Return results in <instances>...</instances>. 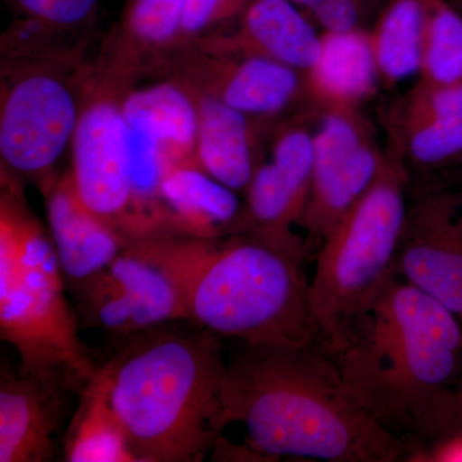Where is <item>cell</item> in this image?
<instances>
[{"mask_svg":"<svg viewBox=\"0 0 462 462\" xmlns=\"http://www.w3.org/2000/svg\"><path fill=\"white\" fill-rule=\"evenodd\" d=\"M51 238L14 194L0 208V337L20 356L18 370L60 376L84 391L99 373L78 333Z\"/></svg>","mask_w":462,"mask_h":462,"instance_id":"5","label":"cell"},{"mask_svg":"<svg viewBox=\"0 0 462 462\" xmlns=\"http://www.w3.org/2000/svg\"><path fill=\"white\" fill-rule=\"evenodd\" d=\"M48 224L65 281L74 289L83 285L129 245V239L84 206L71 175L48 191Z\"/></svg>","mask_w":462,"mask_h":462,"instance_id":"14","label":"cell"},{"mask_svg":"<svg viewBox=\"0 0 462 462\" xmlns=\"http://www.w3.org/2000/svg\"><path fill=\"white\" fill-rule=\"evenodd\" d=\"M427 461H462V427L428 452Z\"/></svg>","mask_w":462,"mask_h":462,"instance_id":"30","label":"cell"},{"mask_svg":"<svg viewBox=\"0 0 462 462\" xmlns=\"http://www.w3.org/2000/svg\"><path fill=\"white\" fill-rule=\"evenodd\" d=\"M225 427L242 422L270 461H409V447L349 393L327 346H240L225 365Z\"/></svg>","mask_w":462,"mask_h":462,"instance_id":"2","label":"cell"},{"mask_svg":"<svg viewBox=\"0 0 462 462\" xmlns=\"http://www.w3.org/2000/svg\"><path fill=\"white\" fill-rule=\"evenodd\" d=\"M321 33L291 0H252L238 32L225 47L242 56L270 58L306 72L318 58Z\"/></svg>","mask_w":462,"mask_h":462,"instance_id":"17","label":"cell"},{"mask_svg":"<svg viewBox=\"0 0 462 462\" xmlns=\"http://www.w3.org/2000/svg\"><path fill=\"white\" fill-rule=\"evenodd\" d=\"M425 21V0H387L370 30L380 84L393 87L419 75Z\"/></svg>","mask_w":462,"mask_h":462,"instance_id":"21","label":"cell"},{"mask_svg":"<svg viewBox=\"0 0 462 462\" xmlns=\"http://www.w3.org/2000/svg\"><path fill=\"white\" fill-rule=\"evenodd\" d=\"M161 199L172 234L221 238L243 229L245 208L236 191L202 169L185 163L172 166L161 185Z\"/></svg>","mask_w":462,"mask_h":462,"instance_id":"16","label":"cell"},{"mask_svg":"<svg viewBox=\"0 0 462 462\" xmlns=\"http://www.w3.org/2000/svg\"><path fill=\"white\" fill-rule=\"evenodd\" d=\"M157 325L123 339L99 375L136 462H200L226 430L220 337Z\"/></svg>","mask_w":462,"mask_h":462,"instance_id":"4","label":"cell"},{"mask_svg":"<svg viewBox=\"0 0 462 462\" xmlns=\"http://www.w3.org/2000/svg\"><path fill=\"white\" fill-rule=\"evenodd\" d=\"M62 451L69 462H136L99 373L81 392Z\"/></svg>","mask_w":462,"mask_h":462,"instance_id":"20","label":"cell"},{"mask_svg":"<svg viewBox=\"0 0 462 462\" xmlns=\"http://www.w3.org/2000/svg\"><path fill=\"white\" fill-rule=\"evenodd\" d=\"M252 0H187L181 32L199 33L215 23L243 14Z\"/></svg>","mask_w":462,"mask_h":462,"instance_id":"29","label":"cell"},{"mask_svg":"<svg viewBox=\"0 0 462 462\" xmlns=\"http://www.w3.org/2000/svg\"><path fill=\"white\" fill-rule=\"evenodd\" d=\"M328 351L351 396L409 447V461L460 430V321L397 273Z\"/></svg>","mask_w":462,"mask_h":462,"instance_id":"1","label":"cell"},{"mask_svg":"<svg viewBox=\"0 0 462 462\" xmlns=\"http://www.w3.org/2000/svg\"><path fill=\"white\" fill-rule=\"evenodd\" d=\"M130 2H135V0H130Z\"/></svg>","mask_w":462,"mask_h":462,"instance_id":"32","label":"cell"},{"mask_svg":"<svg viewBox=\"0 0 462 462\" xmlns=\"http://www.w3.org/2000/svg\"><path fill=\"white\" fill-rule=\"evenodd\" d=\"M197 157L200 169L234 191L247 190L254 163L249 116L206 97L199 107Z\"/></svg>","mask_w":462,"mask_h":462,"instance_id":"18","label":"cell"},{"mask_svg":"<svg viewBox=\"0 0 462 462\" xmlns=\"http://www.w3.org/2000/svg\"><path fill=\"white\" fill-rule=\"evenodd\" d=\"M407 182L403 158L391 145L372 188L321 242L311 305L328 349L342 342L355 316L396 273Z\"/></svg>","mask_w":462,"mask_h":462,"instance_id":"6","label":"cell"},{"mask_svg":"<svg viewBox=\"0 0 462 462\" xmlns=\"http://www.w3.org/2000/svg\"><path fill=\"white\" fill-rule=\"evenodd\" d=\"M448 2L462 14V0H448Z\"/></svg>","mask_w":462,"mask_h":462,"instance_id":"31","label":"cell"},{"mask_svg":"<svg viewBox=\"0 0 462 462\" xmlns=\"http://www.w3.org/2000/svg\"><path fill=\"white\" fill-rule=\"evenodd\" d=\"M396 273L462 327V191H427L409 202Z\"/></svg>","mask_w":462,"mask_h":462,"instance_id":"9","label":"cell"},{"mask_svg":"<svg viewBox=\"0 0 462 462\" xmlns=\"http://www.w3.org/2000/svg\"><path fill=\"white\" fill-rule=\"evenodd\" d=\"M81 391L60 376L0 372V462H50L57 437L69 418L71 400Z\"/></svg>","mask_w":462,"mask_h":462,"instance_id":"13","label":"cell"},{"mask_svg":"<svg viewBox=\"0 0 462 462\" xmlns=\"http://www.w3.org/2000/svg\"><path fill=\"white\" fill-rule=\"evenodd\" d=\"M79 117L71 93L60 80L47 75L23 79L3 103V161L29 175L47 171L72 142Z\"/></svg>","mask_w":462,"mask_h":462,"instance_id":"11","label":"cell"},{"mask_svg":"<svg viewBox=\"0 0 462 462\" xmlns=\"http://www.w3.org/2000/svg\"><path fill=\"white\" fill-rule=\"evenodd\" d=\"M169 275L189 322L247 345L315 346L322 338L311 305L309 248L249 233L221 238L161 234L129 243Z\"/></svg>","mask_w":462,"mask_h":462,"instance_id":"3","label":"cell"},{"mask_svg":"<svg viewBox=\"0 0 462 462\" xmlns=\"http://www.w3.org/2000/svg\"><path fill=\"white\" fill-rule=\"evenodd\" d=\"M14 8L45 26L80 25L96 12L98 0H12Z\"/></svg>","mask_w":462,"mask_h":462,"instance_id":"28","label":"cell"},{"mask_svg":"<svg viewBox=\"0 0 462 462\" xmlns=\"http://www.w3.org/2000/svg\"><path fill=\"white\" fill-rule=\"evenodd\" d=\"M420 80L462 83V14L448 0H425Z\"/></svg>","mask_w":462,"mask_h":462,"instance_id":"23","label":"cell"},{"mask_svg":"<svg viewBox=\"0 0 462 462\" xmlns=\"http://www.w3.org/2000/svg\"><path fill=\"white\" fill-rule=\"evenodd\" d=\"M302 72L270 58L243 56L218 69L215 97L247 116H273L305 93Z\"/></svg>","mask_w":462,"mask_h":462,"instance_id":"19","label":"cell"},{"mask_svg":"<svg viewBox=\"0 0 462 462\" xmlns=\"http://www.w3.org/2000/svg\"><path fill=\"white\" fill-rule=\"evenodd\" d=\"M314 138L305 125L287 127L276 139L272 161L257 167L247 190L242 233L293 248H312L293 233L302 225L312 189Z\"/></svg>","mask_w":462,"mask_h":462,"instance_id":"12","label":"cell"},{"mask_svg":"<svg viewBox=\"0 0 462 462\" xmlns=\"http://www.w3.org/2000/svg\"><path fill=\"white\" fill-rule=\"evenodd\" d=\"M422 121H462V83L419 80L389 115V126Z\"/></svg>","mask_w":462,"mask_h":462,"instance_id":"25","label":"cell"},{"mask_svg":"<svg viewBox=\"0 0 462 462\" xmlns=\"http://www.w3.org/2000/svg\"><path fill=\"white\" fill-rule=\"evenodd\" d=\"M74 291L85 327L98 328L120 340L167 322H189L169 275L129 249Z\"/></svg>","mask_w":462,"mask_h":462,"instance_id":"8","label":"cell"},{"mask_svg":"<svg viewBox=\"0 0 462 462\" xmlns=\"http://www.w3.org/2000/svg\"><path fill=\"white\" fill-rule=\"evenodd\" d=\"M71 179L76 194L93 214L135 236L129 165V125L114 103H94L79 117L72 138Z\"/></svg>","mask_w":462,"mask_h":462,"instance_id":"10","label":"cell"},{"mask_svg":"<svg viewBox=\"0 0 462 462\" xmlns=\"http://www.w3.org/2000/svg\"><path fill=\"white\" fill-rule=\"evenodd\" d=\"M303 83L316 111L360 109L380 84L370 32H322L320 51L303 72Z\"/></svg>","mask_w":462,"mask_h":462,"instance_id":"15","label":"cell"},{"mask_svg":"<svg viewBox=\"0 0 462 462\" xmlns=\"http://www.w3.org/2000/svg\"><path fill=\"white\" fill-rule=\"evenodd\" d=\"M121 111L130 127L154 136L175 153H184L197 143L199 108L175 85H156L136 91L127 97Z\"/></svg>","mask_w":462,"mask_h":462,"instance_id":"22","label":"cell"},{"mask_svg":"<svg viewBox=\"0 0 462 462\" xmlns=\"http://www.w3.org/2000/svg\"><path fill=\"white\" fill-rule=\"evenodd\" d=\"M187 0H135L130 3L126 26L142 42L162 44L181 32Z\"/></svg>","mask_w":462,"mask_h":462,"instance_id":"26","label":"cell"},{"mask_svg":"<svg viewBox=\"0 0 462 462\" xmlns=\"http://www.w3.org/2000/svg\"><path fill=\"white\" fill-rule=\"evenodd\" d=\"M322 32L365 29V23L382 11L384 0H291Z\"/></svg>","mask_w":462,"mask_h":462,"instance_id":"27","label":"cell"},{"mask_svg":"<svg viewBox=\"0 0 462 462\" xmlns=\"http://www.w3.org/2000/svg\"><path fill=\"white\" fill-rule=\"evenodd\" d=\"M391 145L403 161L425 169L462 163V121L391 125Z\"/></svg>","mask_w":462,"mask_h":462,"instance_id":"24","label":"cell"},{"mask_svg":"<svg viewBox=\"0 0 462 462\" xmlns=\"http://www.w3.org/2000/svg\"><path fill=\"white\" fill-rule=\"evenodd\" d=\"M314 138L312 189L300 226L307 242H322L372 188L382 171L385 151L374 139L360 109L319 112Z\"/></svg>","mask_w":462,"mask_h":462,"instance_id":"7","label":"cell"}]
</instances>
